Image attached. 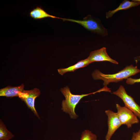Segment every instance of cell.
Listing matches in <instances>:
<instances>
[{
	"mask_svg": "<svg viewBox=\"0 0 140 140\" xmlns=\"http://www.w3.org/2000/svg\"><path fill=\"white\" fill-rule=\"evenodd\" d=\"M60 91L65 98V99L63 100L62 102V110L63 111L68 113L71 118L76 119L78 116L75 112V109L81 99L85 96L97 92L103 91L110 92L111 90L107 86H104L97 91L92 93L81 95H74L71 93L69 88L66 86L61 88Z\"/></svg>",
	"mask_w": 140,
	"mask_h": 140,
	"instance_id": "obj_1",
	"label": "cell"
},
{
	"mask_svg": "<svg viewBox=\"0 0 140 140\" xmlns=\"http://www.w3.org/2000/svg\"><path fill=\"white\" fill-rule=\"evenodd\" d=\"M140 72V70L137 66L131 65L127 66L118 73L113 74H105L98 70H95L92 74L95 80H101L104 81L103 85L107 86L110 83L117 82L124 79H127L130 76Z\"/></svg>",
	"mask_w": 140,
	"mask_h": 140,
	"instance_id": "obj_2",
	"label": "cell"
},
{
	"mask_svg": "<svg viewBox=\"0 0 140 140\" xmlns=\"http://www.w3.org/2000/svg\"><path fill=\"white\" fill-rule=\"evenodd\" d=\"M63 21H68L76 23L81 25L87 30L93 33H97L102 36L108 35L107 29L102 24L101 20L89 15L82 20L60 18Z\"/></svg>",
	"mask_w": 140,
	"mask_h": 140,
	"instance_id": "obj_3",
	"label": "cell"
},
{
	"mask_svg": "<svg viewBox=\"0 0 140 140\" xmlns=\"http://www.w3.org/2000/svg\"><path fill=\"white\" fill-rule=\"evenodd\" d=\"M113 94L120 98L123 101L125 107L132 111L140 120V106L136 102L133 98L128 95L123 86L121 85Z\"/></svg>",
	"mask_w": 140,
	"mask_h": 140,
	"instance_id": "obj_4",
	"label": "cell"
},
{
	"mask_svg": "<svg viewBox=\"0 0 140 140\" xmlns=\"http://www.w3.org/2000/svg\"><path fill=\"white\" fill-rule=\"evenodd\" d=\"M116 107L118 118L122 125H125L128 128H129L132 125L139 123L137 117L127 108L122 107L118 104H116Z\"/></svg>",
	"mask_w": 140,
	"mask_h": 140,
	"instance_id": "obj_5",
	"label": "cell"
},
{
	"mask_svg": "<svg viewBox=\"0 0 140 140\" xmlns=\"http://www.w3.org/2000/svg\"><path fill=\"white\" fill-rule=\"evenodd\" d=\"M40 94V90L34 88L30 90H24L19 94L18 97L24 101L28 108L39 118L40 117L35 107V99L39 97Z\"/></svg>",
	"mask_w": 140,
	"mask_h": 140,
	"instance_id": "obj_6",
	"label": "cell"
},
{
	"mask_svg": "<svg viewBox=\"0 0 140 140\" xmlns=\"http://www.w3.org/2000/svg\"><path fill=\"white\" fill-rule=\"evenodd\" d=\"M105 113L108 116V129L105 136V140H110L115 131L122 125L117 113L108 110Z\"/></svg>",
	"mask_w": 140,
	"mask_h": 140,
	"instance_id": "obj_7",
	"label": "cell"
},
{
	"mask_svg": "<svg viewBox=\"0 0 140 140\" xmlns=\"http://www.w3.org/2000/svg\"><path fill=\"white\" fill-rule=\"evenodd\" d=\"M87 59L91 63L94 62L106 61L116 64H118L117 62L110 58L108 55L106 51V48L104 47L91 52Z\"/></svg>",
	"mask_w": 140,
	"mask_h": 140,
	"instance_id": "obj_8",
	"label": "cell"
},
{
	"mask_svg": "<svg viewBox=\"0 0 140 140\" xmlns=\"http://www.w3.org/2000/svg\"><path fill=\"white\" fill-rule=\"evenodd\" d=\"M24 87L23 84L17 87L8 86L0 89V96L11 97H18L19 94L24 90Z\"/></svg>",
	"mask_w": 140,
	"mask_h": 140,
	"instance_id": "obj_9",
	"label": "cell"
},
{
	"mask_svg": "<svg viewBox=\"0 0 140 140\" xmlns=\"http://www.w3.org/2000/svg\"><path fill=\"white\" fill-rule=\"evenodd\" d=\"M140 4V2L137 1H130L124 0L116 9L112 10L109 11L106 13V18H108L112 17L116 13L119 11L127 10L135 6Z\"/></svg>",
	"mask_w": 140,
	"mask_h": 140,
	"instance_id": "obj_10",
	"label": "cell"
},
{
	"mask_svg": "<svg viewBox=\"0 0 140 140\" xmlns=\"http://www.w3.org/2000/svg\"><path fill=\"white\" fill-rule=\"evenodd\" d=\"M29 15L30 17L35 20L41 19L48 17L60 18L48 14L41 7L39 6H37L31 10L29 13Z\"/></svg>",
	"mask_w": 140,
	"mask_h": 140,
	"instance_id": "obj_11",
	"label": "cell"
},
{
	"mask_svg": "<svg viewBox=\"0 0 140 140\" xmlns=\"http://www.w3.org/2000/svg\"><path fill=\"white\" fill-rule=\"evenodd\" d=\"M91 63L87 58L81 60L75 65L67 68L58 69V71L60 74L62 75L66 72H73L77 69L85 67Z\"/></svg>",
	"mask_w": 140,
	"mask_h": 140,
	"instance_id": "obj_12",
	"label": "cell"
},
{
	"mask_svg": "<svg viewBox=\"0 0 140 140\" xmlns=\"http://www.w3.org/2000/svg\"><path fill=\"white\" fill-rule=\"evenodd\" d=\"M14 135L7 129L5 124L1 120H0V140H9Z\"/></svg>",
	"mask_w": 140,
	"mask_h": 140,
	"instance_id": "obj_13",
	"label": "cell"
},
{
	"mask_svg": "<svg viewBox=\"0 0 140 140\" xmlns=\"http://www.w3.org/2000/svg\"><path fill=\"white\" fill-rule=\"evenodd\" d=\"M80 140H97V137L91 131L86 130L82 132Z\"/></svg>",
	"mask_w": 140,
	"mask_h": 140,
	"instance_id": "obj_14",
	"label": "cell"
},
{
	"mask_svg": "<svg viewBox=\"0 0 140 140\" xmlns=\"http://www.w3.org/2000/svg\"><path fill=\"white\" fill-rule=\"evenodd\" d=\"M139 82H140V78L133 79L130 78H127L126 81V83L128 85H132L135 83Z\"/></svg>",
	"mask_w": 140,
	"mask_h": 140,
	"instance_id": "obj_15",
	"label": "cell"
},
{
	"mask_svg": "<svg viewBox=\"0 0 140 140\" xmlns=\"http://www.w3.org/2000/svg\"><path fill=\"white\" fill-rule=\"evenodd\" d=\"M130 140H140V129L138 131L133 132Z\"/></svg>",
	"mask_w": 140,
	"mask_h": 140,
	"instance_id": "obj_16",
	"label": "cell"
},
{
	"mask_svg": "<svg viewBox=\"0 0 140 140\" xmlns=\"http://www.w3.org/2000/svg\"></svg>",
	"mask_w": 140,
	"mask_h": 140,
	"instance_id": "obj_17",
	"label": "cell"
},
{
	"mask_svg": "<svg viewBox=\"0 0 140 140\" xmlns=\"http://www.w3.org/2000/svg\"><path fill=\"white\" fill-rule=\"evenodd\" d=\"M139 57V58H140V57Z\"/></svg>",
	"mask_w": 140,
	"mask_h": 140,
	"instance_id": "obj_18",
	"label": "cell"
}]
</instances>
